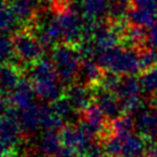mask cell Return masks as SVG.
Masks as SVG:
<instances>
[{
  "mask_svg": "<svg viewBox=\"0 0 157 157\" xmlns=\"http://www.w3.org/2000/svg\"><path fill=\"white\" fill-rule=\"evenodd\" d=\"M96 60L104 69L120 74L135 75L141 71L139 51L126 46H116L97 54Z\"/></svg>",
  "mask_w": 157,
  "mask_h": 157,
  "instance_id": "1",
  "label": "cell"
},
{
  "mask_svg": "<svg viewBox=\"0 0 157 157\" xmlns=\"http://www.w3.org/2000/svg\"><path fill=\"white\" fill-rule=\"evenodd\" d=\"M51 60L53 61L59 81L63 86H67L76 80L83 61L76 45L68 43H58L54 45Z\"/></svg>",
  "mask_w": 157,
  "mask_h": 157,
  "instance_id": "2",
  "label": "cell"
},
{
  "mask_svg": "<svg viewBox=\"0 0 157 157\" xmlns=\"http://www.w3.org/2000/svg\"><path fill=\"white\" fill-rule=\"evenodd\" d=\"M15 57L22 66L35 64L43 58L44 46L30 29L20 30L13 37Z\"/></svg>",
  "mask_w": 157,
  "mask_h": 157,
  "instance_id": "3",
  "label": "cell"
},
{
  "mask_svg": "<svg viewBox=\"0 0 157 157\" xmlns=\"http://www.w3.org/2000/svg\"><path fill=\"white\" fill-rule=\"evenodd\" d=\"M19 112V109L10 105L5 116L0 117V157L14 152L23 139L17 121Z\"/></svg>",
  "mask_w": 157,
  "mask_h": 157,
  "instance_id": "4",
  "label": "cell"
},
{
  "mask_svg": "<svg viewBox=\"0 0 157 157\" xmlns=\"http://www.w3.org/2000/svg\"><path fill=\"white\" fill-rule=\"evenodd\" d=\"M58 21L63 30V39L65 43L78 45L81 42V35L83 28V19L78 10L69 4L59 12H56Z\"/></svg>",
  "mask_w": 157,
  "mask_h": 157,
  "instance_id": "5",
  "label": "cell"
},
{
  "mask_svg": "<svg viewBox=\"0 0 157 157\" xmlns=\"http://www.w3.org/2000/svg\"><path fill=\"white\" fill-rule=\"evenodd\" d=\"M31 27H35V31L34 30L31 31L34 33V35L38 38L40 44L44 48L54 46L63 38V30H61L60 23L56 14L50 19L42 20L37 25L35 23Z\"/></svg>",
  "mask_w": 157,
  "mask_h": 157,
  "instance_id": "6",
  "label": "cell"
},
{
  "mask_svg": "<svg viewBox=\"0 0 157 157\" xmlns=\"http://www.w3.org/2000/svg\"><path fill=\"white\" fill-rule=\"evenodd\" d=\"M42 0H12L10 8L21 25L30 28L37 21Z\"/></svg>",
  "mask_w": 157,
  "mask_h": 157,
  "instance_id": "7",
  "label": "cell"
},
{
  "mask_svg": "<svg viewBox=\"0 0 157 157\" xmlns=\"http://www.w3.org/2000/svg\"><path fill=\"white\" fill-rule=\"evenodd\" d=\"M23 66L15 61H8L0 65V95L8 98L10 93L15 89L23 78Z\"/></svg>",
  "mask_w": 157,
  "mask_h": 157,
  "instance_id": "8",
  "label": "cell"
},
{
  "mask_svg": "<svg viewBox=\"0 0 157 157\" xmlns=\"http://www.w3.org/2000/svg\"><path fill=\"white\" fill-rule=\"evenodd\" d=\"M64 95L76 111H82L94 102V89L80 82H72L64 87Z\"/></svg>",
  "mask_w": 157,
  "mask_h": 157,
  "instance_id": "9",
  "label": "cell"
},
{
  "mask_svg": "<svg viewBox=\"0 0 157 157\" xmlns=\"http://www.w3.org/2000/svg\"><path fill=\"white\" fill-rule=\"evenodd\" d=\"M93 89L94 103L97 104L98 106L101 108V110L104 112V114L110 120H113L114 118H117L120 114H123L117 94L99 88V87H96V88Z\"/></svg>",
  "mask_w": 157,
  "mask_h": 157,
  "instance_id": "10",
  "label": "cell"
},
{
  "mask_svg": "<svg viewBox=\"0 0 157 157\" xmlns=\"http://www.w3.org/2000/svg\"><path fill=\"white\" fill-rule=\"evenodd\" d=\"M17 121L23 137L34 136L40 129V105L33 104L29 108L20 110Z\"/></svg>",
  "mask_w": 157,
  "mask_h": 157,
  "instance_id": "11",
  "label": "cell"
},
{
  "mask_svg": "<svg viewBox=\"0 0 157 157\" xmlns=\"http://www.w3.org/2000/svg\"><path fill=\"white\" fill-rule=\"evenodd\" d=\"M104 74H105V69L98 64L97 60L95 61L94 59H87L82 61L78 78L75 81L86 84L90 88H96L101 83Z\"/></svg>",
  "mask_w": 157,
  "mask_h": 157,
  "instance_id": "12",
  "label": "cell"
},
{
  "mask_svg": "<svg viewBox=\"0 0 157 157\" xmlns=\"http://www.w3.org/2000/svg\"><path fill=\"white\" fill-rule=\"evenodd\" d=\"M35 96H36V94H35L34 87H33L30 78H22L17 86L15 87V89L8 96V99L13 106H15L19 110H23V109H27L29 108L30 105H33Z\"/></svg>",
  "mask_w": 157,
  "mask_h": 157,
  "instance_id": "13",
  "label": "cell"
},
{
  "mask_svg": "<svg viewBox=\"0 0 157 157\" xmlns=\"http://www.w3.org/2000/svg\"><path fill=\"white\" fill-rule=\"evenodd\" d=\"M135 127L139 134L149 141H157V112L152 109L139 111L135 118Z\"/></svg>",
  "mask_w": 157,
  "mask_h": 157,
  "instance_id": "14",
  "label": "cell"
},
{
  "mask_svg": "<svg viewBox=\"0 0 157 157\" xmlns=\"http://www.w3.org/2000/svg\"><path fill=\"white\" fill-rule=\"evenodd\" d=\"M80 10L83 19L94 21L110 20V4L108 0H82Z\"/></svg>",
  "mask_w": 157,
  "mask_h": 157,
  "instance_id": "15",
  "label": "cell"
},
{
  "mask_svg": "<svg viewBox=\"0 0 157 157\" xmlns=\"http://www.w3.org/2000/svg\"><path fill=\"white\" fill-rule=\"evenodd\" d=\"M149 140L141 134H131L124 140L121 157H144Z\"/></svg>",
  "mask_w": 157,
  "mask_h": 157,
  "instance_id": "16",
  "label": "cell"
},
{
  "mask_svg": "<svg viewBox=\"0 0 157 157\" xmlns=\"http://www.w3.org/2000/svg\"><path fill=\"white\" fill-rule=\"evenodd\" d=\"M36 148L46 155L54 157L63 148L59 133L57 131H44L36 141Z\"/></svg>",
  "mask_w": 157,
  "mask_h": 157,
  "instance_id": "17",
  "label": "cell"
},
{
  "mask_svg": "<svg viewBox=\"0 0 157 157\" xmlns=\"http://www.w3.org/2000/svg\"><path fill=\"white\" fill-rule=\"evenodd\" d=\"M50 105L54 112L60 118H63L65 121L73 124V120H76V121L80 120V112L74 109L72 103L65 95L60 96L53 102H51Z\"/></svg>",
  "mask_w": 157,
  "mask_h": 157,
  "instance_id": "18",
  "label": "cell"
},
{
  "mask_svg": "<svg viewBox=\"0 0 157 157\" xmlns=\"http://www.w3.org/2000/svg\"><path fill=\"white\" fill-rule=\"evenodd\" d=\"M64 119L54 112L50 104H40V129L58 131L64 126Z\"/></svg>",
  "mask_w": 157,
  "mask_h": 157,
  "instance_id": "19",
  "label": "cell"
},
{
  "mask_svg": "<svg viewBox=\"0 0 157 157\" xmlns=\"http://www.w3.org/2000/svg\"><path fill=\"white\" fill-rule=\"evenodd\" d=\"M126 19L133 25H141L144 28H151L157 23V13L132 6Z\"/></svg>",
  "mask_w": 157,
  "mask_h": 157,
  "instance_id": "20",
  "label": "cell"
},
{
  "mask_svg": "<svg viewBox=\"0 0 157 157\" xmlns=\"http://www.w3.org/2000/svg\"><path fill=\"white\" fill-rule=\"evenodd\" d=\"M141 93H142V87L140 83V80H137L134 75H123L121 82L116 91L118 98L137 96Z\"/></svg>",
  "mask_w": 157,
  "mask_h": 157,
  "instance_id": "21",
  "label": "cell"
},
{
  "mask_svg": "<svg viewBox=\"0 0 157 157\" xmlns=\"http://www.w3.org/2000/svg\"><path fill=\"white\" fill-rule=\"evenodd\" d=\"M110 127L113 134H117L119 136L126 139L133 133V129L135 127V121L129 116V113H123L119 117L111 120Z\"/></svg>",
  "mask_w": 157,
  "mask_h": 157,
  "instance_id": "22",
  "label": "cell"
},
{
  "mask_svg": "<svg viewBox=\"0 0 157 157\" xmlns=\"http://www.w3.org/2000/svg\"><path fill=\"white\" fill-rule=\"evenodd\" d=\"M124 137L119 136L117 134H113L112 132L108 134L106 136L101 139L104 148V151L109 157H121V150H123Z\"/></svg>",
  "mask_w": 157,
  "mask_h": 157,
  "instance_id": "23",
  "label": "cell"
},
{
  "mask_svg": "<svg viewBox=\"0 0 157 157\" xmlns=\"http://www.w3.org/2000/svg\"><path fill=\"white\" fill-rule=\"evenodd\" d=\"M19 22L13 10L5 1L0 0V33H5L14 29Z\"/></svg>",
  "mask_w": 157,
  "mask_h": 157,
  "instance_id": "24",
  "label": "cell"
},
{
  "mask_svg": "<svg viewBox=\"0 0 157 157\" xmlns=\"http://www.w3.org/2000/svg\"><path fill=\"white\" fill-rule=\"evenodd\" d=\"M139 80L144 94H148L150 96L152 94L157 93V65L144 71Z\"/></svg>",
  "mask_w": 157,
  "mask_h": 157,
  "instance_id": "25",
  "label": "cell"
},
{
  "mask_svg": "<svg viewBox=\"0 0 157 157\" xmlns=\"http://www.w3.org/2000/svg\"><path fill=\"white\" fill-rule=\"evenodd\" d=\"M78 135V125H74L72 123L65 124L59 131V136H60L61 143L63 146H66V147L76 148Z\"/></svg>",
  "mask_w": 157,
  "mask_h": 157,
  "instance_id": "26",
  "label": "cell"
},
{
  "mask_svg": "<svg viewBox=\"0 0 157 157\" xmlns=\"http://www.w3.org/2000/svg\"><path fill=\"white\" fill-rule=\"evenodd\" d=\"M15 51L13 39H10L7 35L0 33V64H5L14 59Z\"/></svg>",
  "mask_w": 157,
  "mask_h": 157,
  "instance_id": "27",
  "label": "cell"
},
{
  "mask_svg": "<svg viewBox=\"0 0 157 157\" xmlns=\"http://www.w3.org/2000/svg\"><path fill=\"white\" fill-rule=\"evenodd\" d=\"M139 59L141 71L144 72L157 65V51L149 46H144L139 50Z\"/></svg>",
  "mask_w": 157,
  "mask_h": 157,
  "instance_id": "28",
  "label": "cell"
},
{
  "mask_svg": "<svg viewBox=\"0 0 157 157\" xmlns=\"http://www.w3.org/2000/svg\"><path fill=\"white\" fill-rule=\"evenodd\" d=\"M121 78H123V75L108 71V72H105L98 87L102 89H105V90H109V91L116 93L119 84L121 82Z\"/></svg>",
  "mask_w": 157,
  "mask_h": 157,
  "instance_id": "29",
  "label": "cell"
},
{
  "mask_svg": "<svg viewBox=\"0 0 157 157\" xmlns=\"http://www.w3.org/2000/svg\"><path fill=\"white\" fill-rule=\"evenodd\" d=\"M147 46L157 51V23L154 27L149 28L147 33Z\"/></svg>",
  "mask_w": 157,
  "mask_h": 157,
  "instance_id": "30",
  "label": "cell"
},
{
  "mask_svg": "<svg viewBox=\"0 0 157 157\" xmlns=\"http://www.w3.org/2000/svg\"><path fill=\"white\" fill-rule=\"evenodd\" d=\"M54 157H82V156H81V154L78 152V149L63 146V148L60 149V151H59Z\"/></svg>",
  "mask_w": 157,
  "mask_h": 157,
  "instance_id": "31",
  "label": "cell"
},
{
  "mask_svg": "<svg viewBox=\"0 0 157 157\" xmlns=\"http://www.w3.org/2000/svg\"><path fill=\"white\" fill-rule=\"evenodd\" d=\"M10 105H12V104H10V99L7 97H5V96H1V95H0V117L5 116Z\"/></svg>",
  "mask_w": 157,
  "mask_h": 157,
  "instance_id": "32",
  "label": "cell"
},
{
  "mask_svg": "<svg viewBox=\"0 0 157 157\" xmlns=\"http://www.w3.org/2000/svg\"><path fill=\"white\" fill-rule=\"evenodd\" d=\"M25 157H51V156L46 155L44 152H42L37 148H30V149H28L25 151Z\"/></svg>",
  "mask_w": 157,
  "mask_h": 157,
  "instance_id": "33",
  "label": "cell"
},
{
  "mask_svg": "<svg viewBox=\"0 0 157 157\" xmlns=\"http://www.w3.org/2000/svg\"><path fill=\"white\" fill-rule=\"evenodd\" d=\"M146 156L147 157H157V141H149Z\"/></svg>",
  "mask_w": 157,
  "mask_h": 157,
  "instance_id": "34",
  "label": "cell"
},
{
  "mask_svg": "<svg viewBox=\"0 0 157 157\" xmlns=\"http://www.w3.org/2000/svg\"><path fill=\"white\" fill-rule=\"evenodd\" d=\"M110 6L113 5H118V4H123V2H126V1H129V0H108Z\"/></svg>",
  "mask_w": 157,
  "mask_h": 157,
  "instance_id": "35",
  "label": "cell"
},
{
  "mask_svg": "<svg viewBox=\"0 0 157 157\" xmlns=\"http://www.w3.org/2000/svg\"><path fill=\"white\" fill-rule=\"evenodd\" d=\"M42 1H48V2H49L50 5H52V4H53V2L56 1V0H42Z\"/></svg>",
  "mask_w": 157,
  "mask_h": 157,
  "instance_id": "36",
  "label": "cell"
}]
</instances>
